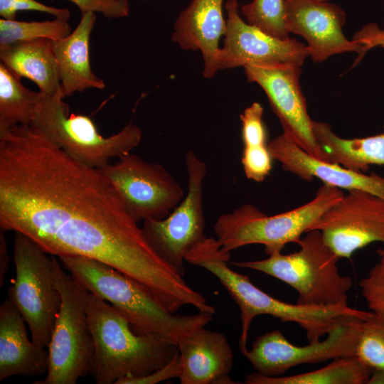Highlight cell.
Segmentation results:
<instances>
[{
	"label": "cell",
	"instance_id": "cell-16",
	"mask_svg": "<svg viewBox=\"0 0 384 384\" xmlns=\"http://www.w3.org/2000/svg\"><path fill=\"white\" fill-rule=\"evenodd\" d=\"M286 16L288 31L305 39L314 62L346 52L358 55L361 51L359 44L344 36L346 15L336 4L317 0H286Z\"/></svg>",
	"mask_w": 384,
	"mask_h": 384
},
{
	"label": "cell",
	"instance_id": "cell-11",
	"mask_svg": "<svg viewBox=\"0 0 384 384\" xmlns=\"http://www.w3.org/2000/svg\"><path fill=\"white\" fill-rule=\"evenodd\" d=\"M363 321L358 316H343L324 340L301 346L292 344L280 331H272L257 337L251 348L241 353L256 373L265 376H280L297 366L355 356Z\"/></svg>",
	"mask_w": 384,
	"mask_h": 384
},
{
	"label": "cell",
	"instance_id": "cell-7",
	"mask_svg": "<svg viewBox=\"0 0 384 384\" xmlns=\"http://www.w3.org/2000/svg\"><path fill=\"white\" fill-rule=\"evenodd\" d=\"M52 256L55 283L60 295L48 348V369L44 378L33 384H75L90 375L93 341L86 311L87 291L65 272L59 259Z\"/></svg>",
	"mask_w": 384,
	"mask_h": 384
},
{
	"label": "cell",
	"instance_id": "cell-26",
	"mask_svg": "<svg viewBox=\"0 0 384 384\" xmlns=\"http://www.w3.org/2000/svg\"><path fill=\"white\" fill-rule=\"evenodd\" d=\"M41 97L25 87L21 78L0 63V135L33 121Z\"/></svg>",
	"mask_w": 384,
	"mask_h": 384
},
{
	"label": "cell",
	"instance_id": "cell-23",
	"mask_svg": "<svg viewBox=\"0 0 384 384\" xmlns=\"http://www.w3.org/2000/svg\"><path fill=\"white\" fill-rule=\"evenodd\" d=\"M315 138L326 155V161L366 172L372 165L384 166L383 132L362 138L345 139L336 134L329 124L313 120Z\"/></svg>",
	"mask_w": 384,
	"mask_h": 384
},
{
	"label": "cell",
	"instance_id": "cell-25",
	"mask_svg": "<svg viewBox=\"0 0 384 384\" xmlns=\"http://www.w3.org/2000/svg\"><path fill=\"white\" fill-rule=\"evenodd\" d=\"M371 370L356 356L341 357L326 366L301 374L289 376H265L256 372L247 374V384H365L368 383Z\"/></svg>",
	"mask_w": 384,
	"mask_h": 384
},
{
	"label": "cell",
	"instance_id": "cell-20",
	"mask_svg": "<svg viewBox=\"0 0 384 384\" xmlns=\"http://www.w3.org/2000/svg\"><path fill=\"white\" fill-rule=\"evenodd\" d=\"M26 321L8 298L0 306V381L47 373L48 352L29 340Z\"/></svg>",
	"mask_w": 384,
	"mask_h": 384
},
{
	"label": "cell",
	"instance_id": "cell-27",
	"mask_svg": "<svg viewBox=\"0 0 384 384\" xmlns=\"http://www.w3.org/2000/svg\"><path fill=\"white\" fill-rule=\"evenodd\" d=\"M73 31L68 20L22 21L0 19V45L46 38L53 41L68 36Z\"/></svg>",
	"mask_w": 384,
	"mask_h": 384
},
{
	"label": "cell",
	"instance_id": "cell-24",
	"mask_svg": "<svg viewBox=\"0 0 384 384\" xmlns=\"http://www.w3.org/2000/svg\"><path fill=\"white\" fill-rule=\"evenodd\" d=\"M263 112L262 105L255 102L240 114L243 171L247 179L257 183L262 182L270 175L274 160L269 149Z\"/></svg>",
	"mask_w": 384,
	"mask_h": 384
},
{
	"label": "cell",
	"instance_id": "cell-6",
	"mask_svg": "<svg viewBox=\"0 0 384 384\" xmlns=\"http://www.w3.org/2000/svg\"><path fill=\"white\" fill-rule=\"evenodd\" d=\"M341 189L323 184L313 199L284 213L268 215L251 203H243L221 215L214 225L223 251L260 244L267 255L282 252L289 243H298L304 233L343 196Z\"/></svg>",
	"mask_w": 384,
	"mask_h": 384
},
{
	"label": "cell",
	"instance_id": "cell-5",
	"mask_svg": "<svg viewBox=\"0 0 384 384\" xmlns=\"http://www.w3.org/2000/svg\"><path fill=\"white\" fill-rule=\"evenodd\" d=\"M298 245L299 250L291 254L278 252L264 260L229 263L263 272L287 284L297 292L298 304L347 306L353 280L339 273L340 258L326 244L321 233L306 232Z\"/></svg>",
	"mask_w": 384,
	"mask_h": 384
},
{
	"label": "cell",
	"instance_id": "cell-1",
	"mask_svg": "<svg viewBox=\"0 0 384 384\" xmlns=\"http://www.w3.org/2000/svg\"><path fill=\"white\" fill-rule=\"evenodd\" d=\"M0 228L26 235L50 255L106 263L161 300L180 281L100 171L33 123L0 135Z\"/></svg>",
	"mask_w": 384,
	"mask_h": 384
},
{
	"label": "cell",
	"instance_id": "cell-13",
	"mask_svg": "<svg viewBox=\"0 0 384 384\" xmlns=\"http://www.w3.org/2000/svg\"><path fill=\"white\" fill-rule=\"evenodd\" d=\"M318 230L339 258L374 242L384 244V199L353 189L326 209L308 231Z\"/></svg>",
	"mask_w": 384,
	"mask_h": 384
},
{
	"label": "cell",
	"instance_id": "cell-36",
	"mask_svg": "<svg viewBox=\"0 0 384 384\" xmlns=\"http://www.w3.org/2000/svg\"><path fill=\"white\" fill-rule=\"evenodd\" d=\"M376 253L380 255H384V249H378L377 251H376Z\"/></svg>",
	"mask_w": 384,
	"mask_h": 384
},
{
	"label": "cell",
	"instance_id": "cell-37",
	"mask_svg": "<svg viewBox=\"0 0 384 384\" xmlns=\"http://www.w3.org/2000/svg\"><path fill=\"white\" fill-rule=\"evenodd\" d=\"M317 1H329V0H317Z\"/></svg>",
	"mask_w": 384,
	"mask_h": 384
},
{
	"label": "cell",
	"instance_id": "cell-28",
	"mask_svg": "<svg viewBox=\"0 0 384 384\" xmlns=\"http://www.w3.org/2000/svg\"><path fill=\"white\" fill-rule=\"evenodd\" d=\"M246 21L266 33L281 39L289 38L287 27L286 0H253L241 6Z\"/></svg>",
	"mask_w": 384,
	"mask_h": 384
},
{
	"label": "cell",
	"instance_id": "cell-12",
	"mask_svg": "<svg viewBox=\"0 0 384 384\" xmlns=\"http://www.w3.org/2000/svg\"><path fill=\"white\" fill-rule=\"evenodd\" d=\"M98 169L117 190L137 223L166 218L185 196L182 186L164 166L134 154Z\"/></svg>",
	"mask_w": 384,
	"mask_h": 384
},
{
	"label": "cell",
	"instance_id": "cell-31",
	"mask_svg": "<svg viewBox=\"0 0 384 384\" xmlns=\"http://www.w3.org/2000/svg\"><path fill=\"white\" fill-rule=\"evenodd\" d=\"M29 10L47 13L64 20L70 17L68 9H60L41 4L36 0H0V16L4 19L16 20L18 11Z\"/></svg>",
	"mask_w": 384,
	"mask_h": 384
},
{
	"label": "cell",
	"instance_id": "cell-19",
	"mask_svg": "<svg viewBox=\"0 0 384 384\" xmlns=\"http://www.w3.org/2000/svg\"><path fill=\"white\" fill-rule=\"evenodd\" d=\"M223 3V0H192L177 17L171 36L182 49L201 51L207 78L219 70V41L226 31Z\"/></svg>",
	"mask_w": 384,
	"mask_h": 384
},
{
	"label": "cell",
	"instance_id": "cell-8",
	"mask_svg": "<svg viewBox=\"0 0 384 384\" xmlns=\"http://www.w3.org/2000/svg\"><path fill=\"white\" fill-rule=\"evenodd\" d=\"M64 97L62 87L50 95L41 92L32 123L75 159L101 169L109 164L110 159L130 153L141 142L142 131L132 122L115 134L102 137L90 117L69 114Z\"/></svg>",
	"mask_w": 384,
	"mask_h": 384
},
{
	"label": "cell",
	"instance_id": "cell-21",
	"mask_svg": "<svg viewBox=\"0 0 384 384\" xmlns=\"http://www.w3.org/2000/svg\"><path fill=\"white\" fill-rule=\"evenodd\" d=\"M96 18L95 12L82 13L76 28L68 36L53 42L65 97L90 88L105 87V81L92 72L90 66V38Z\"/></svg>",
	"mask_w": 384,
	"mask_h": 384
},
{
	"label": "cell",
	"instance_id": "cell-10",
	"mask_svg": "<svg viewBox=\"0 0 384 384\" xmlns=\"http://www.w3.org/2000/svg\"><path fill=\"white\" fill-rule=\"evenodd\" d=\"M188 189L181 201L164 218L146 220L141 227L158 255L183 276L185 256L206 238L203 209V183L207 164L193 151L186 154Z\"/></svg>",
	"mask_w": 384,
	"mask_h": 384
},
{
	"label": "cell",
	"instance_id": "cell-4",
	"mask_svg": "<svg viewBox=\"0 0 384 384\" xmlns=\"http://www.w3.org/2000/svg\"><path fill=\"white\" fill-rule=\"evenodd\" d=\"M86 311L94 346L90 375L97 384L146 376L166 365L178 351L162 337L137 333L113 306L88 291Z\"/></svg>",
	"mask_w": 384,
	"mask_h": 384
},
{
	"label": "cell",
	"instance_id": "cell-34",
	"mask_svg": "<svg viewBox=\"0 0 384 384\" xmlns=\"http://www.w3.org/2000/svg\"><path fill=\"white\" fill-rule=\"evenodd\" d=\"M180 370V355L178 350L173 358L161 368L146 376L122 379L116 384H154L173 378H178Z\"/></svg>",
	"mask_w": 384,
	"mask_h": 384
},
{
	"label": "cell",
	"instance_id": "cell-9",
	"mask_svg": "<svg viewBox=\"0 0 384 384\" xmlns=\"http://www.w3.org/2000/svg\"><path fill=\"white\" fill-rule=\"evenodd\" d=\"M13 260L16 276L9 298L28 325L33 341L48 347L60 305L52 256L26 235L15 232Z\"/></svg>",
	"mask_w": 384,
	"mask_h": 384
},
{
	"label": "cell",
	"instance_id": "cell-35",
	"mask_svg": "<svg viewBox=\"0 0 384 384\" xmlns=\"http://www.w3.org/2000/svg\"><path fill=\"white\" fill-rule=\"evenodd\" d=\"M4 230L0 231V287L4 285L5 276L9 266L8 245L4 235Z\"/></svg>",
	"mask_w": 384,
	"mask_h": 384
},
{
	"label": "cell",
	"instance_id": "cell-15",
	"mask_svg": "<svg viewBox=\"0 0 384 384\" xmlns=\"http://www.w3.org/2000/svg\"><path fill=\"white\" fill-rule=\"evenodd\" d=\"M225 9L226 31L218 55V70L276 63L302 66L309 56L306 45L296 38H274L244 21L237 0H228Z\"/></svg>",
	"mask_w": 384,
	"mask_h": 384
},
{
	"label": "cell",
	"instance_id": "cell-29",
	"mask_svg": "<svg viewBox=\"0 0 384 384\" xmlns=\"http://www.w3.org/2000/svg\"><path fill=\"white\" fill-rule=\"evenodd\" d=\"M355 356L371 371L384 373V318L373 313L363 319Z\"/></svg>",
	"mask_w": 384,
	"mask_h": 384
},
{
	"label": "cell",
	"instance_id": "cell-22",
	"mask_svg": "<svg viewBox=\"0 0 384 384\" xmlns=\"http://www.w3.org/2000/svg\"><path fill=\"white\" fill-rule=\"evenodd\" d=\"M53 41L41 38L0 45V61L19 78L32 80L45 95L61 87Z\"/></svg>",
	"mask_w": 384,
	"mask_h": 384
},
{
	"label": "cell",
	"instance_id": "cell-32",
	"mask_svg": "<svg viewBox=\"0 0 384 384\" xmlns=\"http://www.w3.org/2000/svg\"><path fill=\"white\" fill-rule=\"evenodd\" d=\"M75 4L81 13L98 12L108 18L126 17L129 13L128 0H68Z\"/></svg>",
	"mask_w": 384,
	"mask_h": 384
},
{
	"label": "cell",
	"instance_id": "cell-14",
	"mask_svg": "<svg viewBox=\"0 0 384 384\" xmlns=\"http://www.w3.org/2000/svg\"><path fill=\"white\" fill-rule=\"evenodd\" d=\"M302 66L289 63L248 65L244 67L249 82L265 92L278 117L283 134L311 156L324 160L326 155L313 132V120L300 85Z\"/></svg>",
	"mask_w": 384,
	"mask_h": 384
},
{
	"label": "cell",
	"instance_id": "cell-18",
	"mask_svg": "<svg viewBox=\"0 0 384 384\" xmlns=\"http://www.w3.org/2000/svg\"><path fill=\"white\" fill-rule=\"evenodd\" d=\"M181 384H233V353L226 336L202 327L177 346Z\"/></svg>",
	"mask_w": 384,
	"mask_h": 384
},
{
	"label": "cell",
	"instance_id": "cell-2",
	"mask_svg": "<svg viewBox=\"0 0 384 384\" xmlns=\"http://www.w3.org/2000/svg\"><path fill=\"white\" fill-rule=\"evenodd\" d=\"M230 252L223 251L216 238H206L194 246L185 256V261L206 269L213 274L225 287L239 306L241 334L239 348L242 352L247 341L251 323L258 315H270L282 322L297 324L306 334L309 342H315L330 331L341 316L351 315L363 319L372 312L347 306H313L289 304L275 299L251 282L228 265Z\"/></svg>",
	"mask_w": 384,
	"mask_h": 384
},
{
	"label": "cell",
	"instance_id": "cell-3",
	"mask_svg": "<svg viewBox=\"0 0 384 384\" xmlns=\"http://www.w3.org/2000/svg\"><path fill=\"white\" fill-rule=\"evenodd\" d=\"M58 259L76 282L110 302L137 333L154 334L178 346L213 320V316L199 311L192 315L171 312L140 283L99 260L82 256Z\"/></svg>",
	"mask_w": 384,
	"mask_h": 384
},
{
	"label": "cell",
	"instance_id": "cell-30",
	"mask_svg": "<svg viewBox=\"0 0 384 384\" xmlns=\"http://www.w3.org/2000/svg\"><path fill=\"white\" fill-rule=\"evenodd\" d=\"M359 282L362 295L373 313L384 318V255Z\"/></svg>",
	"mask_w": 384,
	"mask_h": 384
},
{
	"label": "cell",
	"instance_id": "cell-17",
	"mask_svg": "<svg viewBox=\"0 0 384 384\" xmlns=\"http://www.w3.org/2000/svg\"><path fill=\"white\" fill-rule=\"evenodd\" d=\"M269 149L273 159L280 163L284 171L304 181L318 178L324 184L340 189L363 190L384 199V176L374 172L366 174L316 158L283 134L269 142Z\"/></svg>",
	"mask_w": 384,
	"mask_h": 384
},
{
	"label": "cell",
	"instance_id": "cell-33",
	"mask_svg": "<svg viewBox=\"0 0 384 384\" xmlns=\"http://www.w3.org/2000/svg\"><path fill=\"white\" fill-rule=\"evenodd\" d=\"M351 40L361 47V51L353 64L356 65L371 48L378 46L384 48V29L380 28L375 23H369L356 31Z\"/></svg>",
	"mask_w": 384,
	"mask_h": 384
}]
</instances>
